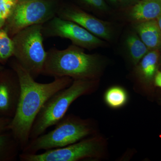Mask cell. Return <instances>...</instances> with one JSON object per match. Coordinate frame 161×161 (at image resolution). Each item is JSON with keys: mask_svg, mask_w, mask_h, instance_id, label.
I'll use <instances>...</instances> for the list:
<instances>
[{"mask_svg": "<svg viewBox=\"0 0 161 161\" xmlns=\"http://www.w3.org/2000/svg\"><path fill=\"white\" fill-rule=\"evenodd\" d=\"M90 8L101 11H107L108 7L104 0H81Z\"/></svg>", "mask_w": 161, "mask_h": 161, "instance_id": "19", "label": "cell"}, {"mask_svg": "<svg viewBox=\"0 0 161 161\" xmlns=\"http://www.w3.org/2000/svg\"><path fill=\"white\" fill-rule=\"evenodd\" d=\"M0 132V161L14 160L21 151V148L12 132Z\"/></svg>", "mask_w": 161, "mask_h": 161, "instance_id": "14", "label": "cell"}, {"mask_svg": "<svg viewBox=\"0 0 161 161\" xmlns=\"http://www.w3.org/2000/svg\"><path fill=\"white\" fill-rule=\"evenodd\" d=\"M103 61L99 55L87 54L83 48L72 44L66 49L52 47L47 51L42 75L53 78L96 80Z\"/></svg>", "mask_w": 161, "mask_h": 161, "instance_id": "2", "label": "cell"}, {"mask_svg": "<svg viewBox=\"0 0 161 161\" xmlns=\"http://www.w3.org/2000/svg\"><path fill=\"white\" fill-rule=\"evenodd\" d=\"M43 38L60 37L69 39L72 44L81 48L94 49L106 43L77 23L56 16L42 26Z\"/></svg>", "mask_w": 161, "mask_h": 161, "instance_id": "7", "label": "cell"}, {"mask_svg": "<svg viewBox=\"0 0 161 161\" xmlns=\"http://www.w3.org/2000/svg\"><path fill=\"white\" fill-rule=\"evenodd\" d=\"M19 79L10 68L0 71V117L14 116L21 95Z\"/></svg>", "mask_w": 161, "mask_h": 161, "instance_id": "10", "label": "cell"}, {"mask_svg": "<svg viewBox=\"0 0 161 161\" xmlns=\"http://www.w3.org/2000/svg\"><path fill=\"white\" fill-rule=\"evenodd\" d=\"M94 130L90 120L65 115L55 125L53 130L30 140L21 153L35 154L41 150L67 147L87 138Z\"/></svg>", "mask_w": 161, "mask_h": 161, "instance_id": "4", "label": "cell"}, {"mask_svg": "<svg viewBox=\"0 0 161 161\" xmlns=\"http://www.w3.org/2000/svg\"><path fill=\"white\" fill-rule=\"evenodd\" d=\"M128 99L127 92L121 87H111L105 93V102L108 106L113 108H118L124 106L126 103Z\"/></svg>", "mask_w": 161, "mask_h": 161, "instance_id": "16", "label": "cell"}, {"mask_svg": "<svg viewBox=\"0 0 161 161\" xmlns=\"http://www.w3.org/2000/svg\"><path fill=\"white\" fill-rule=\"evenodd\" d=\"M109 3L113 4V5H116L118 3V0H107Z\"/></svg>", "mask_w": 161, "mask_h": 161, "instance_id": "25", "label": "cell"}, {"mask_svg": "<svg viewBox=\"0 0 161 161\" xmlns=\"http://www.w3.org/2000/svg\"><path fill=\"white\" fill-rule=\"evenodd\" d=\"M14 57V45L12 38L4 29L0 30V64H6Z\"/></svg>", "mask_w": 161, "mask_h": 161, "instance_id": "17", "label": "cell"}, {"mask_svg": "<svg viewBox=\"0 0 161 161\" xmlns=\"http://www.w3.org/2000/svg\"><path fill=\"white\" fill-rule=\"evenodd\" d=\"M11 118L0 117V132L8 131V127Z\"/></svg>", "mask_w": 161, "mask_h": 161, "instance_id": "20", "label": "cell"}, {"mask_svg": "<svg viewBox=\"0 0 161 161\" xmlns=\"http://www.w3.org/2000/svg\"><path fill=\"white\" fill-rule=\"evenodd\" d=\"M43 25L26 27L12 37L13 57L35 79L42 75L47 55L43 46Z\"/></svg>", "mask_w": 161, "mask_h": 161, "instance_id": "5", "label": "cell"}, {"mask_svg": "<svg viewBox=\"0 0 161 161\" xmlns=\"http://www.w3.org/2000/svg\"><path fill=\"white\" fill-rule=\"evenodd\" d=\"M57 16L73 21L100 39L109 41L113 37V27L109 22L103 21L75 6L59 8Z\"/></svg>", "mask_w": 161, "mask_h": 161, "instance_id": "9", "label": "cell"}, {"mask_svg": "<svg viewBox=\"0 0 161 161\" xmlns=\"http://www.w3.org/2000/svg\"><path fill=\"white\" fill-rule=\"evenodd\" d=\"M160 54L159 50L149 51L136 65V75L144 84L150 86L153 84L159 67Z\"/></svg>", "mask_w": 161, "mask_h": 161, "instance_id": "12", "label": "cell"}, {"mask_svg": "<svg viewBox=\"0 0 161 161\" xmlns=\"http://www.w3.org/2000/svg\"><path fill=\"white\" fill-rule=\"evenodd\" d=\"M156 20L157 21L159 27L160 28L161 30V14L156 19Z\"/></svg>", "mask_w": 161, "mask_h": 161, "instance_id": "24", "label": "cell"}, {"mask_svg": "<svg viewBox=\"0 0 161 161\" xmlns=\"http://www.w3.org/2000/svg\"><path fill=\"white\" fill-rule=\"evenodd\" d=\"M5 68V66H4V65H2V64H0V71H1L2 70L4 69Z\"/></svg>", "mask_w": 161, "mask_h": 161, "instance_id": "26", "label": "cell"}, {"mask_svg": "<svg viewBox=\"0 0 161 161\" xmlns=\"http://www.w3.org/2000/svg\"><path fill=\"white\" fill-rule=\"evenodd\" d=\"M58 9L53 0H18L3 29L12 38L26 27L48 22Z\"/></svg>", "mask_w": 161, "mask_h": 161, "instance_id": "6", "label": "cell"}, {"mask_svg": "<svg viewBox=\"0 0 161 161\" xmlns=\"http://www.w3.org/2000/svg\"><path fill=\"white\" fill-rule=\"evenodd\" d=\"M140 0H118V3L123 7H131Z\"/></svg>", "mask_w": 161, "mask_h": 161, "instance_id": "21", "label": "cell"}, {"mask_svg": "<svg viewBox=\"0 0 161 161\" xmlns=\"http://www.w3.org/2000/svg\"><path fill=\"white\" fill-rule=\"evenodd\" d=\"M136 32L150 50H161V30L156 19L133 23Z\"/></svg>", "mask_w": 161, "mask_h": 161, "instance_id": "13", "label": "cell"}, {"mask_svg": "<svg viewBox=\"0 0 161 161\" xmlns=\"http://www.w3.org/2000/svg\"><path fill=\"white\" fill-rule=\"evenodd\" d=\"M5 22H6V20L3 17V13L0 9V30L3 29L4 25H5Z\"/></svg>", "mask_w": 161, "mask_h": 161, "instance_id": "23", "label": "cell"}, {"mask_svg": "<svg viewBox=\"0 0 161 161\" xmlns=\"http://www.w3.org/2000/svg\"><path fill=\"white\" fill-rule=\"evenodd\" d=\"M160 63H159V67L161 68V50H160Z\"/></svg>", "mask_w": 161, "mask_h": 161, "instance_id": "27", "label": "cell"}, {"mask_svg": "<svg viewBox=\"0 0 161 161\" xmlns=\"http://www.w3.org/2000/svg\"><path fill=\"white\" fill-rule=\"evenodd\" d=\"M100 139L86 138L67 147L46 150L42 153L26 154L21 153V161H76L97 157L100 154Z\"/></svg>", "mask_w": 161, "mask_h": 161, "instance_id": "8", "label": "cell"}, {"mask_svg": "<svg viewBox=\"0 0 161 161\" xmlns=\"http://www.w3.org/2000/svg\"><path fill=\"white\" fill-rule=\"evenodd\" d=\"M153 83L155 86L161 88V70H158L157 72L153 79Z\"/></svg>", "mask_w": 161, "mask_h": 161, "instance_id": "22", "label": "cell"}, {"mask_svg": "<svg viewBox=\"0 0 161 161\" xmlns=\"http://www.w3.org/2000/svg\"><path fill=\"white\" fill-rule=\"evenodd\" d=\"M130 7L127 16L133 23L156 19L161 14V0H140Z\"/></svg>", "mask_w": 161, "mask_h": 161, "instance_id": "11", "label": "cell"}, {"mask_svg": "<svg viewBox=\"0 0 161 161\" xmlns=\"http://www.w3.org/2000/svg\"><path fill=\"white\" fill-rule=\"evenodd\" d=\"M125 45L130 60L135 65H137L141 59L150 51L136 32L130 33L127 35Z\"/></svg>", "mask_w": 161, "mask_h": 161, "instance_id": "15", "label": "cell"}, {"mask_svg": "<svg viewBox=\"0 0 161 161\" xmlns=\"http://www.w3.org/2000/svg\"><path fill=\"white\" fill-rule=\"evenodd\" d=\"M9 66L19 79L21 92L14 116L8 127L21 148V151L30 141L32 127L43 105L56 92L69 86L73 79L69 77L54 78L48 83L36 82L15 59Z\"/></svg>", "mask_w": 161, "mask_h": 161, "instance_id": "1", "label": "cell"}, {"mask_svg": "<svg viewBox=\"0 0 161 161\" xmlns=\"http://www.w3.org/2000/svg\"><path fill=\"white\" fill-rule=\"evenodd\" d=\"M18 0H0V9L3 17L6 20L11 14Z\"/></svg>", "mask_w": 161, "mask_h": 161, "instance_id": "18", "label": "cell"}, {"mask_svg": "<svg viewBox=\"0 0 161 161\" xmlns=\"http://www.w3.org/2000/svg\"><path fill=\"white\" fill-rule=\"evenodd\" d=\"M96 80L75 79L69 86L52 95L43 105L35 119L31 130L30 140L43 134L49 127L58 123L77 98L93 92Z\"/></svg>", "mask_w": 161, "mask_h": 161, "instance_id": "3", "label": "cell"}]
</instances>
